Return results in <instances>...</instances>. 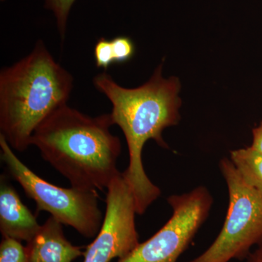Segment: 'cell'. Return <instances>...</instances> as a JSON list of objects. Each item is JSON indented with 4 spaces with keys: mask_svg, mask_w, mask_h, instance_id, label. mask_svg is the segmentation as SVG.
Listing matches in <instances>:
<instances>
[{
    "mask_svg": "<svg viewBox=\"0 0 262 262\" xmlns=\"http://www.w3.org/2000/svg\"><path fill=\"white\" fill-rule=\"evenodd\" d=\"M163 64L155 70L145 84L126 89L117 83L106 72L95 76V88L112 103L114 125L121 128L126 139L129 165L122 172L135 198L136 213L142 215L161 194L144 170L142 151L146 141L152 139L167 149L164 129L178 124L181 99L180 82L177 77L165 79Z\"/></svg>",
    "mask_w": 262,
    "mask_h": 262,
    "instance_id": "6da1fadb",
    "label": "cell"
},
{
    "mask_svg": "<svg viewBox=\"0 0 262 262\" xmlns=\"http://www.w3.org/2000/svg\"><path fill=\"white\" fill-rule=\"evenodd\" d=\"M110 113L92 117L70 107L56 108L33 133L31 145L70 181L72 187L104 190L121 172V141L112 134Z\"/></svg>",
    "mask_w": 262,
    "mask_h": 262,
    "instance_id": "7a4b0ae2",
    "label": "cell"
},
{
    "mask_svg": "<svg viewBox=\"0 0 262 262\" xmlns=\"http://www.w3.org/2000/svg\"><path fill=\"white\" fill-rule=\"evenodd\" d=\"M73 76L56 61L42 40L0 72V131L12 149L31 146L33 133L56 108L67 104Z\"/></svg>",
    "mask_w": 262,
    "mask_h": 262,
    "instance_id": "3957f363",
    "label": "cell"
},
{
    "mask_svg": "<svg viewBox=\"0 0 262 262\" xmlns=\"http://www.w3.org/2000/svg\"><path fill=\"white\" fill-rule=\"evenodd\" d=\"M1 159L10 177L19 183L26 195L34 200L37 213H51L62 225L70 226L87 238L97 235L103 224L97 191L62 188L45 180L22 163L0 134Z\"/></svg>",
    "mask_w": 262,
    "mask_h": 262,
    "instance_id": "277c9868",
    "label": "cell"
},
{
    "mask_svg": "<svg viewBox=\"0 0 262 262\" xmlns=\"http://www.w3.org/2000/svg\"><path fill=\"white\" fill-rule=\"evenodd\" d=\"M229 193L225 223L213 244L188 262H229L248 257L262 244V194L244 182L229 158L220 163Z\"/></svg>",
    "mask_w": 262,
    "mask_h": 262,
    "instance_id": "5b68a950",
    "label": "cell"
},
{
    "mask_svg": "<svg viewBox=\"0 0 262 262\" xmlns=\"http://www.w3.org/2000/svg\"><path fill=\"white\" fill-rule=\"evenodd\" d=\"M170 220L158 232L117 262H177L209 215L213 199L206 187L174 194L167 199Z\"/></svg>",
    "mask_w": 262,
    "mask_h": 262,
    "instance_id": "8992f818",
    "label": "cell"
},
{
    "mask_svg": "<svg viewBox=\"0 0 262 262\" xmlns=\"http://www.w3.org/2000/svg\"><path fill=\"white\" fill-rule=\"evenodd\" d=\"M106 204L102 226L96 238L86 248L83 262L120 259L140 244L135 223V198L122 173L108 185Z\"/></svg>",
    "mask_w": 262,
    "mask_h": 262,
    "instance_id": "52a82bcc",
    "label": "cell"
},
{
    "mask_svg": "<svg viewBox=\"0 0 262 262\" xmlns=\"http://www.w3.org/2000/svg\"><path fill=\"white\" fill-rule=\"evenodd\" d=\"M42 225L24 204L5 174L0 177V232L3 237L29 242Z\"/></svg>",
    "mask_w": 262,
    "mask_h": 262,
    "instance_id": "ba28073f",
    "label": "cell"
},
{
    "mask_svg": "<svg viewBox=\"0 0 262 262\" xmlns=\"http://www.w3.org/2000/svg\"><path fill=\"white\" fill-rule=\"evenodd\" d=\"M29 262H72L84 256L82 247L66 238L62 224L50 216L26 246Z\"/></svg>",
    "mask_w": 262,
    "mask_h": 262,
    "instance_id": "9c48e42d",
    "label": "cell"
},
{
    "mask_svg": "<svg viewBox=\"0 0 262 262\" xmlns=\"http://www.w3.org/2000/svg\"><path fill=\"white\" fill-rule=\"evenodd\" d=\"M229 159L244 182L262 194V155L249 146L231 151Z\"/></svg>",
    "mask_w": 262,
    "mask_h": 262,
    "instance_id": "30bf717a",
    "label": "cell"
},
{
    "mask_svg": "<svg viewBox=\"0 0 262 262\" xmlns=\"http://www.w3.org/2000/svg\"><path fill=\"white\" fill-rule=\"evenodd\" d=\"M0 262H29L27 247L18 239L3 237L0 244Z\"/></svg>",
    "mask_w": 262,
    "mask_h": 262,
    "instance_id": "8fae6325",
    "label": "cell"
},
{
    "mask_svg": "<svg viewBox=\"0 0 262 262\" xmlns=\"http://www.w3.org/2000/svg\"><path fill=\"white\" fill-rule=\"evenodd\" d=\"M76 0H46V6L51 10L56 19L57 27L61 36V42L65 39L67 20L71 8Z\"/></svg>",
    "mask_w": 262,
    "mask_h": 262,
    "instance_id": "7c38bea8",
    "label": "cell"
},
{
    "mask_svg": "<svg viewBox=\"0 0 262 262\" xmlns=\"http://www.w3.org/2000/svg\"><path fill=\"white\" fill-rule=\"evenodd\" d=\"M111 42L115 63H126L135 55V45L130 38L120 36L111 39Z\"/></svg>",
    "mask_w": 262,
    "mask_h": 262,
    "instance_id": "4fadbf2b",
    "label": "cell"
},
{
    "mask_svg": "<svg viewBox=\"0 0 262 262\" xmlns=\"http://www.w3.org/2000/svg\"><path fill=\"white\" fill-rule=\"evenodd\" d=\"M94 58L96 67L105 71L115 63L111 40L104 37L98 39L94 48Z\"/></svg>",
    "mask_w": 262,
    "mask_h": 262,
    "instance_id": "5bb4252c",
    "label": "cell"
},
{
    "mask_svg": "<svg viewBox=\"0 0 262 262\" xmlns=\"http://www.w3.org/2000/svg\"><path fill=\"white\" fill-rule=\"evenodd\" d=\"M251 146L262 155V122L253 130V142Z\"/></svg>",
    "mask_w": 262,
    "mask_h": 262,
    "instance_id": "9a60e30c",
    "label": "cell"
},
{
    "mask_svg": "<svg viewBox=\"0 0 262 262\" xmlns=\"http://www.w3.org/2000/svg\"><path fill=\"white\" fill-rule=\"evenodd\" d=\"M246 259V262H262V244L258 245V247L253 252L250 253Z\"/></svg>",
    "mask_w": 262,
    "mask_h": 262,
    "instance_id": "2e32d148",
    "label": "cell"
}]
</instances>
